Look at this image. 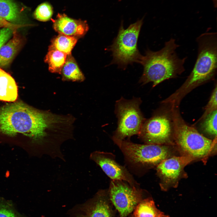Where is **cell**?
I'll use <instances>...</instances> for the list:
<instances>
[{"label":"cell","instance_id":"22","mask_svg":"<svg viewBox=\"0 0 217 217\" xmlns=\"http://www.w3.org/2000/svg\"><path fill=\"white\" fill-rule=\"evenodd\" d=\"M53 14L51 5L48 3L41 4L37 8L34 13L35 18L39 20L46 21L49 20Z\"/></svg>","mask_w":217,"mask_h":217},{"label":"cell","instance_id":"8","mask_svg":"<svg viewBox=\"0 0 217 217\" xmlns=\"http://www.w3.org/2000/svg\"><path fill=\"white\" fill-rule=\"evenodd\" d=\"M108 193L120 217H126L142 200V190L121 180H112Z\"/></svg>","mask_w":217,"mask_h":217},{"label":"cell","instance_id":"18","mask_svg":"<svg viewBox=\"0 0 217 217\" xmlns=\"http://www.w3.org/2000/svg\"><path fill=\"white\" fill-rule=\"evenodd\" d=\"M77 41V37L59 34L52 39L49 49L57 50L69 55Z\"/></svg>","mask_w":217,"mask_h":217},{"label":"cell","instance_id":"13","mask_svg":"<svg viewBox=\"0 0 217 217\" xmlns=\"http://www.w3.org/2000/svg\"><path fill=\"white\" fill-rule=\"evenodd\" d=\"M53 21L55 30L59 34L80 37L84 36L89 27L86 22L71 18L64 14H58Z\"/></svg>","mask_w":217,"mask_h":217},{"label":"cell","instance_id":"4","mask_svg":"<svg viewBox=\"0 0 217 217\" xmlns=\"http://www.w3.org/2000/svg\"><path fill=\"white\" fill-rule=\"evenodd\" d=\"M144 18L131 24L125 29L121 21L118 34L108 48L113 56L111 64H116L119 68L125 69L129 64L140 63L142 55L138 49L137 42Z\"/></svg>","mask_w":217,"mask_h":217},{"label":"cell","instance_id":"1","mask_svg":"<svg viewBox=\"0 0 217 217\" xmlns=\"http://www.w3.org/2000/svg\"><path fill=\"white\" fill-rule=\"evenodd\" d=\"M67 117L34 108L21 102L0 108V133L26 136L44 147L50 155L58 148L67 130Z\"/></svg>","mask_w":217,"mask_h":217},{"label":"cell","instance_id":"15","mask_svg":"<svg viewBox=\"0 0 217 217\" xmlns=\"http://www.w3.org/2000/svg\"><path fill=\"white\" fill-rule=\"evenodd\" d=\"M12 38L0 49V67H5L11 62L23 43L22 37L17 32L13 33Z\"/></svg>","mask_w":217,"mask_h":217},{"label":"cell","instance_id":"6","mask_svg":"<svg viewBox=\"0 0 217 217\" xmlns=\"http://www.w3.org/2000/svg\"><path fill=\"white\" fill-rule=\"evenodd\" d=\"M141 102L140 98L127 100L122 97L116 102L115 112L118 125L112 139L124 140L138 134L145 120L140 108Z\"/></svg>","mask_w":217,"mask_h":217},{"label":"cell","instance_id":"2","mask_svg":"<svg viewBox=\"0 0 217 217\" xmlns=\"http://www.w3.org/2000/svg\"><path fill=\"white\" fill-rule=\"evenodd\" d=\"M179 46L175 39L171 38L159 50L148 49L139 63L143 66V71L139 82L143 85L152 82L154 87L182 73L185 70L184 64L187 57H178L176 50Z\"/></svg>","mask_w":217,"mask_h":217},{"label":"cell","instance_id":"16","mask_svg":"<svg viewBox=\"0 0 217 217\" xmlns=\"http://www.w3.org/2000/svg\"><path fill=\"white\" fill-rule=\"evenodd\" d=\"M63 80L82 81L85 77L71 54L67 55L61 72Z\"/></svg>","mask_w":217,"mask_h":217},{"label":"cell","instance_id":"14","mask_svg":"<svg viewBox=\"0 0 217 217\" xmlns=\"http://www.w3.org/2000/svg\"><path fill=\"white\" fill-rule=\"evenodd\" d=\"M18 96V87L15 80L0 68V100L13 102Z\"/></svg>","mask_w":217,"mask_h":217},{"label":"cell","instance_id":"20","mask_svg":"<svg viewBox=\"0 0 217 217\" xmlns=\"http://www.w3.org/2000/svg\"><path fill=\"white\" fill-rule=\"evenodd\" d=\"M0 17L9 22L18 20L20 13L17 4L12 0H0Z\"/></svg>","mask_w":217,"mask_h":217},{"label":"cell","instance_id":"17","mask_svg":"<svg viewBox=\"0 0 217 217\" xmlns=\"http://www.w3.org/2000/svg\"><path fill=\"white\" fill-rule=\"evenodd\" d=\"M164 214L156 208L152 198H149L138 203L131 217H159Z\"/></svg>","mask_w":217,"mask_h":217},{"label":"cell","instance_id":"23","mask_svg":"<svg viewBox=\"0 0 217 217\" xmlns=\"http://www.w3.org/2000/svg\"><path fill=\"white\" fill-rule=\"evenodd\" d=\"M0 217H23L9 203L0 201Z\"/></svg>","mask_w":217,"mask_h":217},{"label":"cell","instance_id":"5","mask_svg":"<svg viewBox=\"0 0 217 217\" xmlns=\"http://www.w3.org/2000/svg\"><path fill=\"white\" fill-rule=\"evenodd\" d=\"M112 139L127 162L137 167L142 168L158 165L169 155L168 148L162 145L141 144L128 140Z\"/></svg>","mask_w":217,"mask_h":217},{"label":"cell","instance_id":"26","mask_svg":"<svg viewBox=\"0 0 217 217\" xmlns=\"http://www.w3.org/2000/svg\"><path fill=\"white\" fill-rule=\"evenodd\" d=\"M23 26H24L12 24L0 17V27L8 28L15 30Z\"/></svg>","mask_w":217,"mask_h":217},{"label":"cell","instance_id":"10","mask_svg":"<svg viewBox=\"0 0 217 217\" xmlns=\"http://www.w3.org/2000/svg\"><path fill=\"white\" fill-rule=\"evenodd\" d=\"M107 193L99 191L92 198L69 210L68 215L70 217H112Z\"/></svg>","mask_w":217,"mask_h":217},{"label":"cell","instance_id":"28","mask_svg":"<svg viewBox=\"0 0 217 217\" xmlns=\"http://www.w3.org/2000/svg\"><path fill=\"white\" fill-rule=\"evenodd\" d=\"M213 2L214 3V4L215 5H216V0H213Z\"/></svg>","mask_w":217,"mask_h":217},{"label":"cell","instance_id":"27","mask_svg":"<svg viewBox=\"0 0 217 217\" xmlns=\"http://www.w3.org/2000/svg\"><path fill=\"white\" fill-rule=\"evenodd\" d=\"M159 217H169V216L167 215H165L164 214Z\"/></svg>","mask_w":217,"mask_h":217},{"label":"cell","instance_id":"24","mask_svg":"<svg viewBox=\"0 0 217 217\" xmlns=\"http://www.w3.org/2000/svg\"><path fill=\"white\" fill-rule=\"evenodd\" d=\"M217 89L216 85L212 93L210 99L205 108L202 118L204 119L209 114L216 110L217 108Z\"/></svg>","mask_w":217,"mask_h":217},{"label":"cell","instance_id":"12","mask_svg":"<svg viewBox=\"0 0 217 217\" xmlns=\"http://www.w3.org/2000/svg\"><path fill=\"white\" fill-rule=\"evenodd\" d=\"M193 159L187 156H173L167 158L159 163L157 171L164 184L168 186L175 184L184 167Z\"/></svg>","mask_w":217,"mask_h":217},{"label":"cell","instance_id":"9","mask_svg":"<svg viewBox=\"0 0 217 217\" xmlns=\"http://www.w3.org/2000/svg\"><path fill=\"white\" fill-rule=\"evenodd\" d=\"M171 128L166 116L156 115L145 120L138 135L146 144L162 145L170 141Z\"/></svg>","mask_w":217,"mask_h":217},{"label":"cell","instance_id":"25","mask_svg":"<svg viewBox=\"0 0 217 217\" xmlns=\"http://www.w3.org/2000/svg\"><path fill=\"white\" fill-rule=\"evenodd\" d=\"M14 30L8 28L0 30V49L11 37Z\"/></svg>","mask_w":217,"mask_h":217},{"label":"cell","instance_id":"3","mask_svg":"<svg viewBox=\"0 0 217 217\" xmlns=\"http://www.w3.org/2000/svg\"><path fill=\"white\" fill-rule=\"evenodd\" d=\"M197 58L193 68L181 89H187L214 78L217 69V36L215 32L206 31L196 39Z\"/></svg>","mask_w":217,"mask_h":217},{"label":"cell","instance_id":"19","mask_svg":"<svg viewBox=\"0 0 217 217\" xmlns=\"http://www.w3.org/2000/svg\"><path fill=\"white\" fill-rule=\"evenodd\" d=\"M67 56L66 54L58 50L49 49L44 60L49 65V70L50 71L61 74Z\"/></svg>","mask_w":217,"mask_h":217},{"label":"cell","instance_id":"21","mask_svg":"<svg viewBox=\"0 0 217 217\" xmlns=\"http://www.w3.org/2000/svg\"><path fill=\"white\" fill-rule=\"evenodd\" d=\"M217 112L216 109L208 114L202 125L205 132L215 137L217 136Z\"/></svg>","mask_w":217,"mask_h":217},{"label":"cell","instance_id":"7","mask_svg":"<svg viewBox=\"0 0 217 217\" xmlns=\"http://www.w3.org/2000/svg\"><path fill=\"white\" fill-rule=\"evenodd\" d=\"M174 136L176 143L185 156L193 159L205 157L216 143L200 134L196 129L180 119L175 120Z\"/></svg>","mask_w":217,"mask_h":217},{"label":"cell","instance_id":"11","mask_svg":"<svg viewBox=\"0 0 217 217\" xmlns=\"http://www.w3.org/2000/svg\"><path fill=\"white\" fill-rule=\"evenodd\" d=\"M111 153L96 151L92 153L90 159L98 164L112 180L126 181L132 186L137 184L125 168L118 163Z\"/></svg>","mask_w":217,"mask_h":217}]
</instances>
